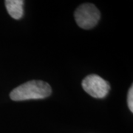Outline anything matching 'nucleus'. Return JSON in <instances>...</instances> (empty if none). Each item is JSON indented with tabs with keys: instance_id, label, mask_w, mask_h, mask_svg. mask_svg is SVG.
<instances>
[{
	"instance_id": "nucleus-2",
	"label": "nucleus",
	"mask_w": 133,
	"mask_h": 133,
	"mask_svg": "<svg viewBox=\"0 0 133 133\" xmlns=\"http://www.w3.org/2000/svg\"><path fill=\"white\" fill-rule=\"evenodd\" d=\"M74 16L76 23L81 28L88 30L96 26L101 18V14L95 5L86 3L76 10Z\"/></svg>"
},
{
	"instance_id": "nucleus-1",
	"label": "nucleus",
	"mask_w": 133,
	"mask_h": 133,
	"mask_svg": "<svg viewBox=\"0 0 133 133\" xmlns=\"http://www.w3.org/2000/svg\"><path fill=\"white\" fill-rule=\"evenodd\" d=\"M52 89L47 82L32 80L21 84L11 91L10 97L15 101L43 99L51 95Z\"/></svg>"
},
{
	"instance_id": "nucleus-5",
	"label": "nucleus",
	"mask_w": 133,
	"mask_h": 133,
	"mask_svg": "<svg viewBox=\"0 0 133 133\" xmlns=\"http://www.w3.org/2000/svg\"><path fill=\"white\" fill-rule=\"evenodd\" d=\"M127 104H128L129 109L130 111L133 112V87L132 86L128 92L127 95Z\"/></svg>"
},
{
	"instance_id": "nucleus-4",
	"label": "nucleus",
	"mask_w": 133,
	"mask_h": 133,
	"mask_svg": "<svg viewBox=\"0 0 133 133\" xmlns=\"http://www.w3.org/2000/svg\"><path fill=\"white\" fill-rule=\"evenodd\" d=\"M5 7L9 15L14 19H20L24 14V1L22 0H6Z\"/></svg>"
},
{
	"instance_id": "nucleus-3",
	"label": "nucleus",
	"mask_w": 133,
	"mask_h": 133,
	"mask_svg": "<svg viewBox=\"0 0 133 133\" xmlns=\"http://www.w3.org/2000/svg\"><path fill=\"white\" fill-rule=\"evenodd\" d=\"M81 85L87 93L95 98H104L110 90L109 83L95 74L87 76L82 81Z\"/></svg>"
}]
</instances>
